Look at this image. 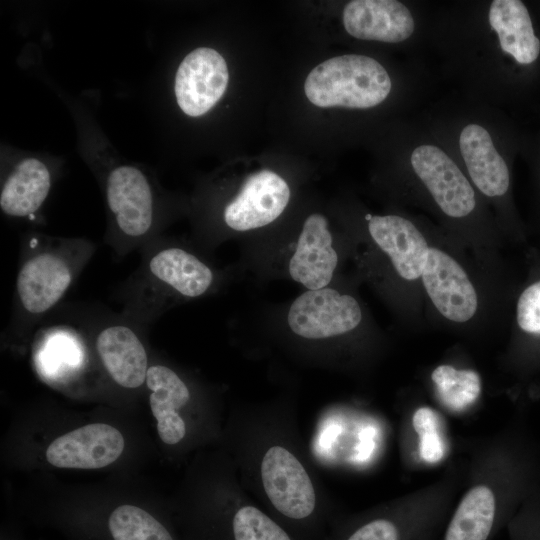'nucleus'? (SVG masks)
<instances>
[{"mask_svg":"<svg viewBox=\"0 0 540 540\" xmlns=\"http://www.w3.org/2000/svg\"><path fill=\"white\" fill-rule=\"evenodd\" d=\"M107 201L119 228L126 235L142 236L151 227L152 194L146 177L137 168L120 166L111 172Z\"/></svg>","mask_w":540,"mask_h":540,"instance_id":"f8f14e48","label":"nucleus"},{"mask_svg":"<svg viewBox=\"0 0 540 540\" xmlns=\"http://www.w3.org/2000/svg\"><path fill=\"white\" fill-rule=\"evenodd\" d=\"M261 477L270 502L285 518L301 521L313 514V484L300 461L287 449H268L261 463Z\"/></svg>","mask_w":540,"mask_h":540,"instance_id":"423d86ee","label":"nucleus"},{"mask_svg":"<svg viewBox=\"0 0 540 540\" xmlns=\"http://www.w3.org/2000/svg\"><path fill=\"white\" fill-rule=\"evenodd\" d=\"M421 282L433 307L448 322L465 325L479 314V287L463 263L444 247L430 245Z\"/></svg>","mask_w":540,"mask_h":540,"instance_id":"f03ea898","label":"nucleus"},{"mask_svg":"<svg viewBox=\"0 0 540 540\" xmlns=\"http://www.w3.org/2000/svg\"><path fill=\"white\" fill-rule=\"evenodd\" d=\"M459 148L475 187L489 198L504 196L510 186V172L488 130L476 123L466 125L459 136Z\"/></svg>","mask_w":540,"mask_h":540,"instance_id":"ddd939ff","label":"nucleus"},{"mask_svg":"<svg viewBox=\"0 0 540 540\" xmlns=\"http://www.w3.org/2000/svg\"><path fill=\"white\" fill-rule=\"evenodd\" d=\"M419 525L404 524L390 517H375L355 526L343 540H408Z\"/></svg>","mask_w":540,"mask_h":540,"instance_id":"5701e85b","label":"nucleus"},{"mask_svg":"<svg viewBox=\"0 0 540 540\" xmlns=\"http://www.w3.org/2000/svg\"><path fill=\"white\" fill-rule=\"evenodd\" d=\"M345 30L351 36L370 41L399 43L415 30L410 10L395 0H353L342 15Z\"/></svg>","mask_w":540,"mask_h":540,"instance_id":"9b49d317","label":"nucleus"},{"mask_svg":"<svg viewBox=\"0 0 540 540\" xmlns=\"http://www.w3.org/2000/svg\"><path fill=\"white\" fill-rule=\"evenodd\" d=\"M229 80L227 64L214 49L201 47L181 62L175 77V95L181 110L192 117L209 111L223 96Z\"/></svg>","mask_w":540,"mask_h":540,"instance_id":"0eeeda50","label":"nucleus"},{"mask_svg":"<svg viewBox=\"0 0 540 540\" xmlns=\"http://www.w3.org/2000/svg\"><path fill=\"white\" fill-rule=\"evenodd\" d=\"M367 229L377 250L387 260L393 277L413 290L422 287V274L431 243L409 219L389 214L366 216Z\"/></svg>","mask_w":540,"mask_h":540,"instance_id":"20e7f679","label":"nucleus"},{"mask_svg":"<svg viewBox=\"0 0 540 540\" xmlns=\"http://www.w3.org/2000/svg\"><path fill=\"white\" fill-rule=\"evenodd\" d=\"M391 87L388 72L377 60L346 54L317 65L308 74L304 91L318 107L366 109L382 103Z\"/></svg>","mask_w":540,"mask_h":540,"instance_id":"f257e3e1","label":"nucleus"},{"mask_svg":"<svg viewBox=\"0 0 540 540\" xmlns=\"http://www.w3.org/2000/svg\"><path fill=\"white\" fill-rule=\"evenodd\" d=\"M338 260L327 219L320 213L309 215L288 263L290 277L307 290L327 287Z\"/></svg>","mask_w":540,"mask_h":540,"instance_id":"9d476101","label":"nucleus"},{"mask_svg":"<svg viewBox=\"0 0 540 540\" xmlns=\"http://www.w3.org/2000/svg\"><path fill=\"white\" fill-rule=\"evenodd\" d=\"M516 321L525 333L540 336V280L526 287L516 305Z\"/></svg>","mask_w":540,"mask_h":540,"instance_id":"b1692460","label":"nucleus"},{"mask_svg":"<svg viewBox=\"0 0 540 540\" xmlns=\"http://www.w3.org/2000/svg\"><path fill=\"white\" fill-rule=\"evenodd\" d=\"M50 184V173L44 163L35 158L24 159L3 186L1 209L17 217L34 213L48 195Z\"/></svg>","mask_w":540,"mask_h":540,"instance_id":"a211bd4d","label":"nucleus"},{"mask_svg":"<svg viewBox=\"0 0 540 540\" xmlns=\"http://www.w3.org/2000/svg\"><path fill=\"white\" fill-rule=\"evenodd\" d=\"M123 449L119 430L93 423L56 438L46 450V459L58 468L98 469L116 461Z\"/></svg>","mask_w":540,"mask_h":540,"instance_id":"1a4fd4ad","label":"nucleus"},{"mask_svg":"<svg viewBox=\"0 0 540 540\" xmlns=\"http://www.w3.org/2000/svg\"><path fill=\"white\" fill-rule=\"evenodd\" d=\"M362 319V309L356 298L329 287L302 293L292 302L287 313L291 331L310 340L349 333L360 325Z\"/></svg>","mask_w":540,"mask_h":540,"instance_id":"7ed1b4c3","label":"nucleus"},{"mask_svg":"<svg viewBox=\"0 0 540 540\" xmlns=\"http://www.w3.org/2000/svg\"><path fill=\"white\" fill-rule=\"evenodd\" d=\"M151 273L179 294L195 298L211 286V269L193 254L181 248H167L155 254L149 263Z\"/></svg>","mask_w":540,"mask_h":540,"instance_id":"6ab92c4d","label":"nucleus"},{"mask_svg":"<svg viewBox=\"0 0 540 540\" xmlns=\"http://www.w3.org/2000/svg\"><path fill=\"white\" fill-rule=\"evenodd\" d=\"M66 262L57 255L45 253L29 259L17 278V291L23 307L39 314L55 305L71 283Z\"/></svg>","mask_w":540,"mask_h":540,"instance_id":"4468645a","label":"nucleus"},{"mask_svg":"<svg viewBox=\"0 0 540 540\" xmlns=\"http://www.w3.org/2000/svg\"><path fill=\"white\" fill-rule=\"evenodd\" d=\"M488 21L491 29L496 32L504 53L522 65L537 60L540 54V40L534 33L528 9L522 1H492Z\"/></svg>","mask_w":540,"mask_h":540,"instance_id":"f3484780","label":"nucleus"},{"mask_svg":"<svg viewBox=\"0 0 540 540\" xmlns=\"http://www.w3.org/2000/svg\"><path fill=\"white\" fill-rule=\"evenodd\" d=\"M79 343L67 332H55L43 343L38 364L47 376H57L75 369L81 362Z\"/></svg>","mask_w":540,"mask_h":540,"instance_id":"412c9836","label":"nucleus"},{"mask_svg":"<svg viewBox=\"0 0 540 540\" xmlns=\"http://www.w3.org/2000/svg\"><path fill=\"white\" fill-rule=\"evenodd\" d=\"M96 348L106 370L120 386L132 389L146 381L147 354L130 328L123 325L105 328L97 337Z\"/></svg>","mask_w":540,"mask_h":540,"instance_id":"2eb2a0df","label":"nucleus"},{"mask_svg":"<svg viewBox=\"0 0 540 540\" xmlns=\"http://www.w3.org/2000/svg\"><path fill=\"white\" fill-rule=\"evenodd\" d=\"M412 425L419 437V454L427 463L439 462L445 453L444 441L439 433L436 413L429 407H419L413 414Z\"/></svg>","mask_w":540,"mask_h":540,"instance_id":"4be33fe9","label":"nucleus"},{"mask_svg":"<svg viewBox=\"0 0 540 540\" xmlns=\"http://www.w3.org/2000/svg\"><path fill=\"white\" fill-rule=\"evenodd\" d=\"M413 172L440 211L452 220H463L477 206L475 191L458 165L439 147L422 144L410 156Z\"/></svg>","mask_w":540,"mask_h":540,"instance_id":"39448f33","label":"nucleus"},{"mask_svg":"<svg viewBox=\"0 0 540 540\" xmlns=\"http://www.w3.org/2000/svg\"><path fill=\"white\" fill-rule=\"evenodd\" d=\"M146 385L151 390L149 403L160 439L169 445L177 444L186 433L185 422L178 413L190 399L186 384L170 368L154 365L148 368Z\"/></svg>","mask_w":540,"mask_h":540,"instance_id":"dca6fc26","label":"nucleus"},{"mask_svg":"<svg viewBox=\"0 0 540 540\" xmlns=\"http://www.w3.org/2000/svg\"><path fill=\"white\" fill-rule=\"evenodd\" d=\"M511 528L513 540H540V501L525 508Z\"/></svg>","mask_w":540,"mask_h":540,"instance_id":"393cba45","label":"nucleus"},{"mask_svg":"<svg viewBox=\"0 0 540 540\" xmlns=\"http://www.w3.org/2000/svg\"><path fill=\"white\" fill-rule=\"evenodd\" d=\"M440 401L453 411H462L480 396L479 375L470 369H457L451 365H439L431 374Z\"/></svg>","mask_w":540,"mask_h":540,"instance_id":"aec40b11","label":"nucleus"},{"mask_svg":"<svg viewBox=\"0 0 540 540\" xmlns=\"http://www.w3.org/2000/svg\"><path fill=\"white\" fill-rule=\"evenodd\" d=\"M289 200L287 182L273 171L262 170L250 175L227 204L224 221L235 231L261 228L276 220Z\"/></svg>","mask_w":540,"mask_h":540,"instance_id":"6e6552de","label":"nucleus"}]
</instances>
